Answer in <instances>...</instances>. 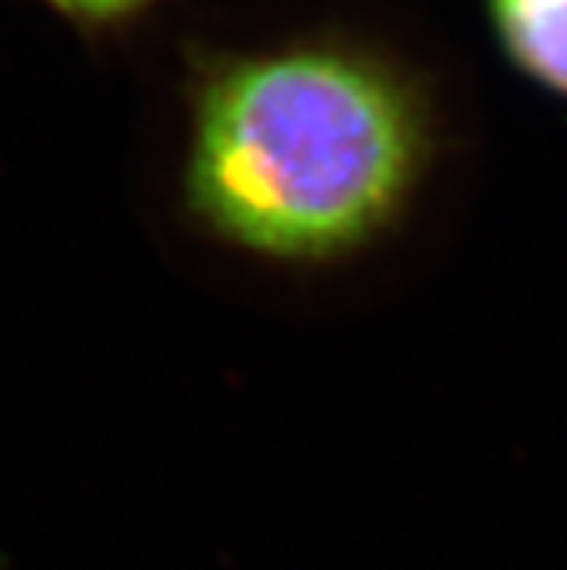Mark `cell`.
<instances>
[{
  "instance_id": "1",
  "label": "cell",
  "mask_w": 567,
  "mask_h": 570,
  "mask_svg": "<svg viewBox=\"0 0 567 570\" xmlns=\"http://www.w3.org/2000/svg\"><path fill=\"white\" fill-rule=\"evenodd\" d=\"M424 161V107L397 72L349 51H281L205 86L188 198L253 253L322 261L387 229Z\"/></svg>"
},
{
  "instance_id": "3",
  "label": "cell",
  "mask_w": 567,
  "mask_h": 570,
  "mask_svg": "<svg viewBox=\"0 0 567 570\" xmlns=\"http://www.w3.org/2000/svg\"><path fill=\"white\" fill-rule=\"evenodd\" d=\"M48 4H56L62 14L79 21H114L144 8L147 0H48Z\"/></svg>"
},
{
  "instance_id": "2",
  "label": "cell",
  "mask_w": 567,
  "mask_h": 570,
  "mask_svg": "<svg viewBox=\"0 0 567 570\" xmlns=\"http://www.w3.org/2000/svg\"><path fill=\"white\" fill-rule=\"evenodd\" d=\"M489 18L509 62L567 96V0H489Z\"/></svg>"
}]
</instances>
